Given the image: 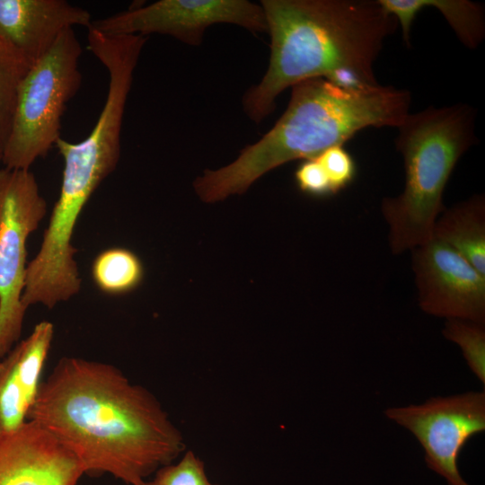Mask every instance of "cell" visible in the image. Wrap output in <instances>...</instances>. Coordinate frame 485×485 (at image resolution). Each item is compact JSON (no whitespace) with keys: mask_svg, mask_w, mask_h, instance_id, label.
Returning <instances> with one entry per match:
<instances>
[{"mask_svg":"<svg viewBox=\"0 0 485 485\" xmlns=\"http://www.w3.org/2000/svg\"><path fill=\"white\" fill-rule=\"evenodd\" d=\"M28 420L53 434L84 474L140 485L185 450L180 430L147 389L112 365L65 357L42 381Z\"/></svg>","mask_w":485,"mask_h":485,"instance_id":"1","label":"cell"},{"mask_svg":"<svg viewBox=\"0 0 485 485\" xmlns=\"http://www.w3.org/2000/svg\"><path fill=\"white\" fill-rule=\"evenodd\" d=\"M270 36L268 69L242 97L245 114L260 123L287 87L350 71L378 84L374 63L396 19L373 0H262Z\"/></svg>","mask_w":485,"mask_h":485,"instance_id":"2","label":"cell"},{"mask_svg":"<svg viewBox=\"0 0 485 485\" xmlns=\"http://www.w3.org/2000/svg\"><path fill=\"white\" fill-rule=\"evenodd\" d=\"M408 90L380 84L363 89L338 86L317 77L292 86L287 108L260 139L217 170H206L194 181L207 203L242 194L261 176L296 159H313L343 146L367 128H397L410 113Z\"/></svg>","mask_w":485,"mask_h":485,"instance_id":"3","label":"cell"},{"mask_svg":"<svg viewBox=\"0 0 485 485\" xmlns=\"http://www.w3.org/2000/svg\"><path fill=\"white\" fill-rule=\"evenodd\" d=\"M475 110L468 104L428 107L409 113L397 127L405 185L382 200L391 251L400 254L428 241L445 209L443 193L462 155L476 142Z\"/></svg>","mask_w":485,"mask_h":485,"instance_id":"4","label":"cell"},{"mask_svg":"<svg viewBox=\"0 0 485 485\" xmlns=\"http://www.w3.org/2000/svg\"><path fill=\"white\" fill-rule=\"evenodd\" d=\"M81 54L75 31L69 29L28 69L17 91L10 133L3 147L4 167L30 170L56 146L66 103L82 84Z\"/></svg>","mask_w":485,"mask_h":485,"instance_id":"5","label":"cell"},{"mask_svg":"<svg viewBox=\"0 0 485 485\" xmlns=\"http://www.w3.org/2000/svg\"><path fill=\"white\" fill-rule=\"evenodd\" d=\"M46 213V200L30 170L0 169V358L22 334L27 239Z\"/></svg>","mask_w":485,"mask_h":485,"instance_id":"6","label":"cell"},{"mask_svg":"<svg viewBox=\"0 0 485 485\" xmlns=\"http://www.w3.org/2000/svg\"><path fill=\"white\" fill-rule=\"evenodd\" d=\"M217 23L267 32L260 4L247 0H160L93 20L88 29L111 36L158 33L198 46L206 30Z\"/></svg>","mask_w":485,"mask_h":485,"instance_id":"7","label":"cell"},{"mask_svg":"<svg viewBox=\"0 0 485 485\" xmlns=\"http://www.w3.org/2000/svg\"><path fill=\"white\" fill-rule=\"evenodd\" d=\"M387 418L410 430L425 450L428 467L448 485H469L457 459L465 443L485 429V393L432 398L421 405L391 408Z\"/></svg>","mask_w":485,"mask_h":485,"instance_id":"8","label":"cell"},{"mask_svg":"<svg viewBox=\"0 0 485 485\" xmlns=\"http://www.w3.org/2000/svg\"><path fill=\"white\" fill-rule=\"evenodd\" d=\"M411 252L418 301L425 313L485 324V276L434 236Z\"/></svg>","mask_w":485,"mask_h":485,"instance_id":"9","label":"cell"},{"mask_svg":"<svg viewBox=\"0 0 485 485\" xmlns=\"http://www.w3.org/2000/svg\"><path fill=\"white\" fill-rule=\"evenodd\" d=\"M79 459L34 420L0 432V485H77Z\"/></svg>","mask_w":485,"mask_h":485,"instance_id":"10","label":"cell"},{"mask_svg":"<svg viewBox=\"0 0 485 485\" xmlns=\"http://www.w3.org/2000/svg\"><path fill=\"white\" fill-rule=\"evenodd\" d=\"M91 13L65 0H0V40L31 67L60 35L75 26L89 28Z\"/></svg>","mask_w":485,"mask_h":485,"instance_id":"11","label":"cell"},{"mask_svg":"<svg viewBox=\"0 0 485 485\" xmlns=\"http://www.w3.org/2000/svg\"><path fill=\"white\" fill-rule=\"evenodd\" d=\"M53 336V324L40 322L0 362V432L15 429L28 420Z\"/></svg>","mask_w":485,"mask_h":485,"instance_id":"12","label":"cell"},{"mask_svg":"<svg viewBox=\"0 0 485 485\" xmlns=\"http://www.w3.org/2000/svg\"><path fill=\"white\" fill-rule=\"evenodd\" d=\"M401 27L405 44L410 46L411 25L417 14L433 7L447 21L459 40L468 48H476L485 36L484 7L469 0H377Z\"/></svg>","mask_w":485,"mask_h":485,"instance_id":"13","label":"cell"},{"mask_svg":"<svg viewBox=\"0 0 485 485\" xmlns=\"http://www.w3.org/2000/svg\"><path fill=\"white\" fill-rule=\"evenodd\" d=\"M432 236L446 242L485 276V198L474 195L436 219Z\"/></svg>","mask_w":485,"mask_h":485,"instance_id":"14","label":"cell"},{"mask_svg":"<svg viewBox=\"0 0 485 485\" xmlns=\"http://www.w3.org/2000/svg\"><path fill=\"white\" fill-rule=\"evenodd\" d=\"M91 274L102 293L120 295L136 290L143 282L145 268L132 251L109 248L100 252L93 261Z\"/></svg>","mask_w":485,"mask_h":485,"instance_id":"15","label":"cell"},{"mask_svg":"<svg viewBox=\"0 0 485 485\" xmlns=\"http://www.w3.org/2000/svg\"><path fill=\"white\" fill-rule=\"evenodd\" d=\"M30 66L0 40V146L5 145L13 120L19 85Z\"/></svg>","mask_w":485,"mask_h":485,"instance_id":"16","label":"cell"},{"mask_svg":"<svg viewBox=\"0 0 485 485\" xmlns=\"http://www.w3.org/2000/svg\"><path fill=\"white\" fill-rule=\"evenodd\" d=\"M443 335L456 343L471 370L482 384L485 383V327L482 323L449 319Z\"/></svg>","mask_w":485,"mask_h":485,"instance_id":"17","label":"cell"},{"mask_svg":"<svg viewBox=\"0 0 485 485\" xmlns=\"http://www.w3.org/2000/svg\"><path fill=\"white\" fill-rule=\"evenodd\" d=\"M154 474L140 485H221L210 481L204 462L192 451H187L178 463L163 466Z\"/></svg>","mask_w":485,"mask_h":485,"instance_id":"18","label":"cell"},{"mask_svg":"<svg viewBox=\"0 0 485 485\" xmlns=\"http://www.w3.org/2000/svg\"><path fill=\"white\" fill-rule=\"evenodd\" d=\"M324 170L333 194L348 187L356 176V163L351 154L343 147H330L315 157Z\"/></svg>","mask_w":485,"mask_h":485,"instance_id":"19","label":"cell"},{"mask_svg":"<svg viewBox=\"0 0 485 485\" xmlns=\"http://www.w3.org/2000/svg\"><path fill=\"white\" fill-rule=\"evenodd\" d=\"M298 189L313 198H326L333 194L330 181L316 158L304 160L295 172Z\"/></svg>","mask_w":485,"mask_h":485,"instance_id":"20","label":"cell"},{"mask_svg":"<svg viewBox=\"0 0 485 485\" xmlns=\"http://www.w3.org/2000/svg\"><path fill=\"white\" fill-rule=\"evenodd\" d=\"M2 156H3V149L0 146V162H2Z\"/></svg>","mask_w":485,"mask_h":485,"instance_id":"21","label":"cell"}]
</instances>
